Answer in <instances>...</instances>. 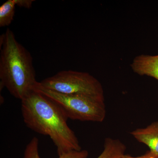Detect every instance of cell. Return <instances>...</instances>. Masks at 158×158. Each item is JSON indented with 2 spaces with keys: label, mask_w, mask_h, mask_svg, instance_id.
Masks as SVG:
<instances>
[{
  "label": "cell",
  "mask_w": 158,
  "mask_h": 158,
  "mask_svg": "<svg viewBox=\"0 0 158 158\" xmlns=\"http://www.w3.org/2000/svg\"><path fill=\"white\" fill-rule=\"evenodd\" d=\"M24 122L30 129L48 136L59 156L72 151L82 150L74 132L67 124L68 117L53 101L35 90L21 100Z\"/></svg>",
  "instance_id": "cell-1"
},
{
  "label": "cell",
  "mask_w": 158,
  "mask_h": 158,
  "mask_svg": "<svg viewBox=\"0 0 158 158\" xmlns=\"http://www.w3.org/2000/svg\"><path fill=\"white\" fill-rule=\"evenodd\" d=\"M1 89L22 100L34 90L37 82L31 53L20 44L10 29L0 37Z\"/></svg>",
  "instance_id": "cell-2"
},
{
  "label": "cell",
  "mask_w": 158,
  "mask_h": 158,
  "mask_svg": "<svg viewBox=\"0 0 158 158\" xmlns=\"http://www.w3.org/2000/svg\"><path fill=\"white\" fill-rule=\"evenodd\" d=\"M34 90L56 103L71 119L101 123L106 117L105 99L83 94L58 93L44 88L38 82Z\"/></svg>",
  "instance_id": "cell-3"
},
{
  "label": "cell",
  "mask_w": 158,
  "mask_h": 158,
  "mask_svg": "<svg viewBox=\"0 0 158 158\" xmlns=\"http://www.w3.org/2000/svg\"><path fill=\"white\" fill-rule=\"evenodd\" d=\"M39 84L45 89L63 94H83L105 99L100 82L88 73L61 71Z\"/></svg>",
  "instance_id": "cell-4"
},
{
  "label": "cell",
  "mask_w": 158,
  "mask_h": 158,
  "mask_svg": "<svg viewBox=\"0 0 158 158\" xmlns=\"http://www.w3.org/2000/svg\"><path fill=\"white\" fill-rule=\"evenodd\" d=\"M131 66L138 75L152 77L158 81V55L138 56L134 59Z\"/></svg>",
  "instance_id": "cell-5"
},
{
  "label": "cell",
  "mask_w": 158,
  "mask_h": 158,
  "mask_svg": "<svg viewBox=\"0 0 158 158\" xmlns=\"http://www.w3.org/2000/svg\"><path fill=\"white\" fill-rule=\"evenodd\" d=\"M131 134L138 142L147 145L151 152L158 156V121L146 127L134 130Z\"/></svg>",
  "instance_id": "cell-6"
},
{
  "label": "cell",
  "mask_w": 158,
  "mask_h": 158,
  "mask_svg": "<svg viewBox=\"0 0 158 158\" xmlns=\"http://www.w3.org/2000/svg\"><path fill=\"white\" fill-rule=\"evenodd\" d=\"M39 140L34 137L26 146L23 158H40L38 151ZM88 152L86 150L80 151H72L59 156L58 158H87Z\"/></svg>",
  "instance_id": "cell-7"
},
{
  "label": "cell",
  "mask_w": 158,
  "mask_h": 158,
  "mask_svg": "<svg viewBox=\"0 0 158 158\" xmlns=\"http://www.w3.org/2000/svg\"><path fill=\"white\" fill-rule=\"evenodd\" d=\"M127 148L119 139L107 138L105 139L104 149L97 158H121Z\"/></svg>",
  "instance_id": "cell-8"
},
{
  "label": "cell",
  "mask_w": 158,
  "mask_h": 158,
  "mask_svg": "<svg viewBox=\"0 0 158 158\" xmlns=\"http://www.w3.org/2000/svg\"><path fill=\"white\" fill-rule=\"evenodd\" d=\"M14 0H8L0 7V27H7L12 22L15 14Z\"/></svg>",
  "instance_id": "cell-9"
},
{
  "label": "cell",
  "mask_w": 158,
  "mask_h": 158,
  "mask_svg": "<svg viewBox=\"0 0 158 158\" xmlns=\"http://www.w3.org/2000/svg\"><path fill=\"white\" fill-rule=\"evenodd\" d=\"M16 6L30 9L32 7L34 0H14Z\"/></svg>",
  "instance_id": "cell-10"
},
{
  "label": "cell",
  "mask_w": 158,
  "mask_h": 158,
  "mask_svg": "<svg viewBox=\"0 0 158 158\" xmlns=\"http://www.w3.org/2000/svg\"><path fill=\"white\" fill-rule=\"evenodd\" d=\"M121 158H158V156L148 151L143 155L139 156L134 157L130 155L125 154Z\"/></svg>",
  "instance_id": "cell-11"
}]
</instances>
